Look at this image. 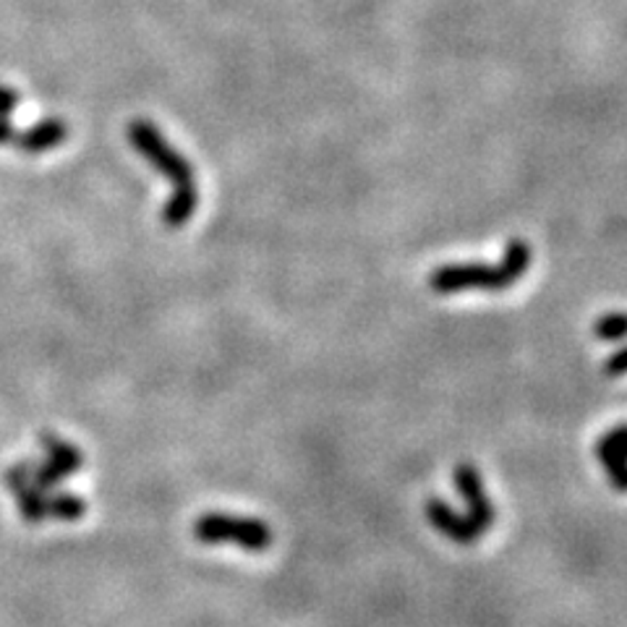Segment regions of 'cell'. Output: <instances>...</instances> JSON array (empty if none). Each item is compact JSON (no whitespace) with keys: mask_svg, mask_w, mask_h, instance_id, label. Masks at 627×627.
<instances>
[{"mask_svg":"<svg viewBox=\"0 0 627 627\" xmlns=\"http://www.w3.org/2000/svg\"><path fill=\"white\" fill-rule=\"evenodd\" d=\"M13 139H17V132H13L11 121L9 118H0V144L13 142Z\"/></svg>","mask_w":627,"mask_h":627,"instance_id":"5bb4252c","label":"cell"},{"mask_svg":"<svg viewBox=\"0 0 627 627\" xmlns=\"http://www.w3.org/2000/svg\"><path fill=\"white\" fill-rule=\"evenodd\" d=\"M604 374H609V377H623V374H627V348L617 351L615 356L607 358V364H604Z\"/></svg>","mask_w":627,"mask_h":627,"instance_id":"7c38bea8","label":"cell"},{"mask_svg":"<svg viewBox=\"0 0 627 627\" xmlns=\"http://www.w3.org/2000/svg\"><path fill=\"white\" fill-rule=\"evenodd\" d=\"M456 489L458 494L468 502V521L473 523V529L484 536L489 525L494 523V508L492 500L487 497L484 481H481L479 471L473 466H458L456 468Z\"/></svg>","mask_w":627,"mask_h":627,"instance_id":"277c9868","label":"cell"},{"mask_svg":"<svg viewBox=\"0 0 627 627\" xmlns=\"http://www.w3.org/2000/svg\"><path fill=\"white\" fill-rule=\"evenodd\" d=\"M427 515L431 525H435L437 531H442L447 539H452V542L471 544L479 539V531L473 529L471 521H468L466 515H458L456 510H452L450 504H445L442 500H429Z\"/></svg>","mask_w":627,"mask_h":627,"instance_id":"ba28073f","label":"cell"},{"mask_svg":"<svg viewBox=\"0 0 627 627\" xmlns=\"http://www.w3.org/2000/svg\"><path fill=\"white\" fill-rule=\"evenodd\" d=\"M594 335L599 341H625L627 337V314L612 312L604 314L594 324Z\"/></svg>","mask_w":627,"mask_h":627,"instance_id":"8fae6325","label":"cell"},{"mask_svg":"<svg viewBox=\"0 0 627 627\" xmlns=\"http://www.w3.org/2000/svg\"><path fill=\"white\" fill-rule=\"evenodd\" d=\"M6 487L11 489V494L17 497L19 513L27 518L29 523H42L48 521V492H42L29 481L27 460H21L19 466H13L6 471Z\"/></svg>","mask_w":627,"mask_h":627,"instance_id":"5b68a950","label":"cell"},{"mask_svg":"<svg viewBox=\"0 0 627 627\" xmlns=\"http://www.w3.org/2000/svg\"><path fill=\"white\" fill-rule=\"evenodd\" d=\"M86 500L71 492H48V518L58 521H79L86 515Z\"/></svg>","mask_w":627,"mask_h":627,"instance_id":"30bf717a","label":"cell"},{"mask_svg":"<svg viewBox=\"0 0 627 627\" xmlns=\"http://www.w3.org/2000/svg\"><path fill=\"white\" fill-rule=\"evenodd\" d=\"M194 536L201 544H236L247 552H264L270 550L275 533L259 518L207 513L194 523Z\"/></svg>","mask_w":627,"mask_h":627,"instance_id":"3957f363","label":"cell"},{"mask_svg":"<svg viewBox=\"0 0 627 627\" xmlns=\"http://www.w3.org/2000/svg\"><path fill=\"white\" fill-rule=\"evenodd\" d=\"M596 456H599L604 471L609 473L612 487L617 492H627V427H617L604 435L596 447Z\"/></svg>","mask_w":627,"mask_h":627,"instance_id":"8992f818","label":"cell"},{"mask_svg":"<svg viewBox=\"0 0 627 627\" xmlns=\"http://www.w3.org/2000/svg\"><path fill=\"white\" fill-rule=\"evenodd\" d=\"M531 267V247L523 238H513L497 264H445L429 275L435 293L452 295L460 291H508Z\"/></svg>","mask_w":627,"mask_h":627,"instance_id":"7a4b0ae2","label":"cell"},{"mask_svg":"<svg viewBox=\"0 0 627 627\" xmlns=\"http://www.w3.org/2000/svg\"><path fill=\"white\" fill-rule=\"evenodd\" d=\"M19 105V92L9 90V86L0 84V118H9V113Z\"/></svg>","mask_w":627,"mask_h":627,"instance_id":"4fadbf2b","label":"cell"},{"mask_svg":"<svg viewBox=\"0 0 627 627\" xmlns=\"http://www.w3.org/2000/svg\"><path fill=\"white\" fill-rule=\"evenodd\" d=\"M40 445L45 447L50 463H55L58 468H61V471H66L69 476H74L76 471H82V468H84V456H82V452H79L74 445L63 442L61 437L42 435Z\"/></svg>","mask_w":627,"mask_h":627,"instance_id":"9c48e42d","label":"cell"},{"mask_svg":"<svg viewBox=\"0 0 627 627\" xmlns=\"http://www.w3.org/2000/svg\"><path fill=\"white\" fill-rule=\"evenodd\" d=\"M128 139L144 160H149L165 178L173 184V197L163 207V222L168 228H181L194 218L199 205L197 178H194V165L178 153L165 136L157 132L149 121H132L128 126Z\"/></svg>","mask_w":627,"mask_h":627,"instance_id":"6da1fadb","label":"cell"},{"mask_svg":"<svg viewBox=\"0 0 627 627\" xmlns=\"http://www.w3.org/2000/svg\"><path fill=\"white\" fill-rule=\"evenodd\" d=\"M69 139V124L61 118H45L40 124H34L32 128H27L24 134H19L17 142L21 153L29 155H42L55 149L58 144H63Z\"/></svg>","mask_w":627,"mask_h":627,"instance_id":"52a82bcc","label":"cell"}]
</instances>
